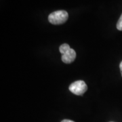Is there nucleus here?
I'll return each instance as SVG.
<instances>
[{"instance_id":"nucleus-1","label":"nucleus","mask_w":122,"mask_h":122,"mask_svg":"<svg viewBox=\"0 0 122 122\" xmlns=\"http://www.w3.org/2000/svg\"><path fill=\"white\" fill-rule=\"evenodd\" d=\"M69 14L65 10H57L48 16V21L52 25H61L68 20Z\"/></svg>"},{"instance_id":"nucleus-2","label":"nucleus","mask_w":122,"mask_h":122,"mask_svg":"<svg viewBox=\"0 0 122 122\" xmlns=\"http://www.w3.org/2000/svg\"><path fill=\"white\" fill-rule=\"evenodd\" d=\"M69 90L74 94L81 96L87 91V86L84 81L78 80L73 83H72L69 86Z\"/></svg>"},{"instance_id":"nucleus-3","label":"nucleus","mask_w":122,"mask_h":122,"mask_svg":"<svg viewBox=\"0 0 122 122\" xmlns=\"http://www.w3.org/2000/svg\"><path fill=\"white\" fill-rule=\"evenodd\" d=\"M76 58V52L73 49H70L69 50L64 54H62V61L66 64H70L75 61Z\"/></svg>"},{"instance_id":"nucleus-4","label":"nucleus","mask_w":122,"mask_h":122,"mask_svg":"<svg viewBox=\"0 0 122 122\" xmlns=\"http://www.w3.org/2000/svg\"><path fill=\"white\" fill-rule=\"evenodd\" d=\"M71 48H70L69 45H68L67 44H63L61 45L59 48V51L62 54H64L66 52H67Z\"/></svg>"},{"instance_id":"nucleus-5","label":"nucleus","mask_w":122,"mask_h":122,"mask_svg":"<svg viewBox=\"0 0 122 122\" xmlns=\"http://www.w3.org/2000/svg\"><path fill=\"white\" fill-rule=\"evenodd\" d=\"M116 26H117V29L118 30H122V14L120 18H119V19L118 20Z\"/></svg>"},{"instance_id":"nucleus-6","label":"nucleus","mask_w":122,"mask_h":122,"mask_svg":"<svg viewBox=\"0 0 122 122\" xmlns=\"http://www.w3.org/2000/svg\"><path fill=\"white\" fill-rule=\"evenodd\" d=\"M61 122H75L73 121H71V120H69V119H64L62 120Z\"/></svg>"},{"instance_id":"nucleus-7","label":"nucleus","mask_w":122,"mask_h":122,"mask_svg":"<svg viewBox=\"0 0 122 122\" xmlns=\"http://www.w3.org/2000/svg\"><path fill=\"white\" fill-rule=\"evenodd\" d=\"M119 68H120V71H121V73H122V61L121 62L120 65H119Z\"/></svg>"}]
</instances>
